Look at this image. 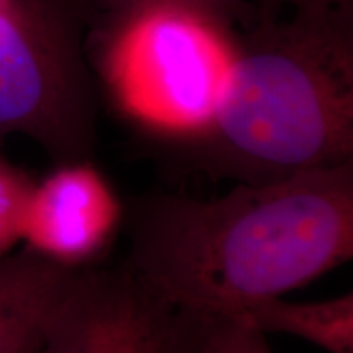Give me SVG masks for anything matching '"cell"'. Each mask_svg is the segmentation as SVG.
Returning a JSON list of instances; mask_svg holds the SVG:
<instances>
[{
    "label": "cell",
    "instance_id": "6da1fadb",
    "mask_svg": "<svg viewBox=\"0 0 353 353\" xmlns=\"http://www.w3.org/2000/svg\"><path fill=\"white\" fill-rule=\"evenodd\" d=\"M125 260L183 307L231 319L353 257V162L200 200L151 193L125 213Z\"/></svg>",
    "mask_w": 353,
    "mask_h": 353
},
{
    "label": "cell",
    "instance_id": "7a4b0ae2",
    "mask_svg": "<svg viewBox=\"0 0 353 353\" xmlns=\"http://www.w3.org/2000/svg\"><path fill=\"white\" fill-rule=\"evenodd\" d=\"M179 148L236 183L353 162V7L260 15L237 30L213 120Z\"/></svg>",
    "mask_w": 353,
    "mask_h": 353
},
{
    "label": "cell",
    "instance_id": "3957f363",
    "mask_svg": "<svg viewBox=\"0 0 353 353\" xmlns=\"http://www.w3.org/2000/svg\"><path fill=\"white\" fill-rule=\"evenodd\" d=\"M236 38V26L206 8L156 0L101 15L88 39V63L97 90L121 118L179 145L213 120Z\"/></svg>",
    "mask_w": 353,
    "mask_h": 353
},
{
    "label": "cell",
    "instance_id": "277c9868",
    "mask_svg": "<svg viewBox=\"0 0 353 353\" xmlns=\"http://www.w3.org/2000/svg\"><path fill=\"white\" fill-rule=\"evenodd\" d=\"M95 0H0V143L26 136L56 164L94 161Z\"/></svg>",
    "mask_w": 353,
    "mask_h": 353
},
{
    "label": "cell",
    "instance_id": "5b68a950",
    "mask_svg": "<svg viewBox=\"0 0 353 353\" xmlns=\"http://www.w3.org/2000/svg\"><path fill=\"white\" fill-rule=\"evenodd\" d=\"M213 319L175 303L126 260L77 268L41 353H201Z\"/></svg>",
    "mask_w": 353,
    "mask_h": 353
},
{
    "label": "cell",
    "instance_id": "8992f818",
    "mask_svg": "<svg viewBox=\"0 0 353 353\" xmlns=\"http://www.w3.org/2000/svg\"><path fill=\"white\" fill-rule=\"evenodd\" d=\"M125 205L94 161L56 164L34 182L21 241L68 268L99 263L125 224Z\"/></svg>",
    "mask_w": 353,
    "mask_h": 353
},
{
    "label": "cell",
    "instance_id": "52a82bcc",
    "mask_svg": "<svg viewBox=\"0 0 353 353\" xmlns=\"http://www.w3.org/2000/svg\"><path fill=\"white\" fill-rule=\"evenodd\" d=\"M76 270L28 247L0 257V353H41L48 325Z\"/></svg>",
    "mask_w": 353,
    "mask_h": 353
},
{
    "label": "cell",
    "instance_id": "ba28073f",
    "mask_svg": "<svg viewBox=\"0 0 353 353\" xmlns=\"http://www.w3.org/2000/svg\"><path fill=\"white\" fill-rule=\"evenodd\" d=\"M267 337L285 334L327 353H353V293L322 301L293 303L268 298L250 304L236 317Z\"/></svg>",
    "mask_w": 353,
    "mask_h": 353
},
{
    "label": "cell",
    "instance_id": "9c48e42d",
    "mask_svg": "<svg viewBox=\"0 0 353 353\" xmlns=\"http://www.w3.org/2000/svg\"><path fill=\"white\" fill-rule=\"evenodd\" d=\"M34 182L0 159V257L21 241L23 221Z\"/></svg>",
    "mask_w": 353,
    "mask_h": 353
},
{
    "label": "cell",
    "instance_id": "30bf717a",
    "mask_svg": "<svg viewBox=\"0 0 353 353\" xmlns=\"http://www.w3.org/2000/svg\"><path fill=\"white\" fill-rule=\"evenodd\" d=\"M201 353H273L267 337L236 319H216Z\"/></svg>",
    "mask_w": 353,
    "mask_h": 353
},
{
    "label": "cell",
    "instance_id": "8fae6325",
    "mask_svg": "<svg viewBox=\"0 0 353 353\" xmlns=\"http://www.w3.org/2000/svg\"><path fill=\"white\" fill-rule=\"evenodd\" d=\"M144 2H156V0H95V6L101 17ZM170 2H182L206 8V10L213 12L221 19L229 21L237 30L247 28V26L255 23L260 17L259 10L249 0H170Z\"/></svg>",
    "mask_w": 353,
    "mask_h": 353
},
{
    "label": "cell",
    "instance_id": "7c38bea8",
    "mask_svg": "<svg viewBox=\"0 0 353 353\" xmlns=\"http://www.w3.org/2000/svg\"><path fill=\"white\" fill-rule=\"evenodd\" d=\"M254 3L260 15H280L286 12L299 10H334V8H350L353 0H249Z\"/></svg>",
    "mask_w": 353,
    "mask_h": 353
}]
</instances>
